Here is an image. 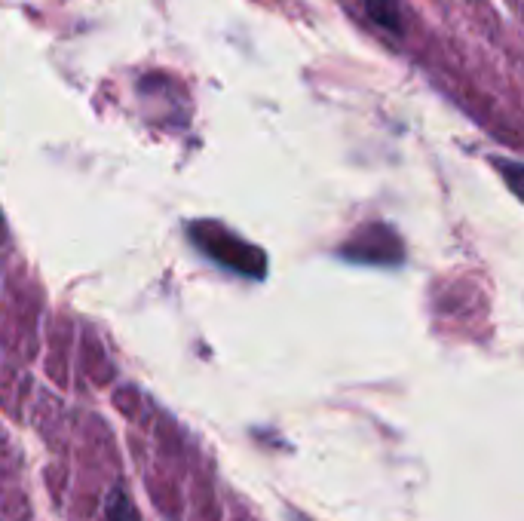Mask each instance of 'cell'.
Wrapping results in <instances>:
<instances>
[{"instance_id":"6da1fadb","label":"cell","mask_w":524,"mask_h":521,"mask_svg":"<svg viewBox=\"0 0 524 521\" xmlns=\"http://www.w3.org/2000/svg\"><path fill=\"white\" fill-rule=\"evenodd\" d=\"M368 16L387 31H402V16H399V4L396 0H365Z\"/></svg>"},{"instance_id":"7a4b0ae2","label":"cell","mask_w":524,"mask_h":521,"mask_svg":"<svg viewBox=\"0 0 524 521\" xmlns=\"http://www.w3.org/2000/svg\"><path fill=\"white\" fill-rule=\"evenodd\" d=\"M108 521H141V515L123 491H114L108 500Z\"/></svg>"}]
</instances>
